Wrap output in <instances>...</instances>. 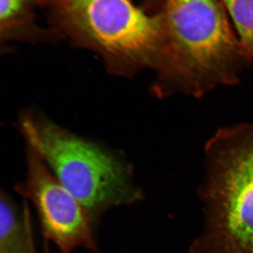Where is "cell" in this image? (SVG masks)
<instances>
[{
	"label": "cell",
	"instance_id": "1",
	"mask_svg": "<svg viewBox=\"0 0 253 253\" xmlns=\"http://www.w3.org/2000/svg\"><path fill=\"white\" fill-rule=\"evenodd\" d=\"M219 0H165L166 44L156 72L158 96L201 97L236 84L250 63Z\"/></svg>",
	"mask_w": 253,
	"mask_h": 253
},
{
	"label": "cell",
	"instance_id": "2",
	"mask_svg": "<svg viewBox=\"0 0 253 253\" xmlns=\"http://www.w3.org/2000/svg\"><path fill=\"white\" fill-rule=\"evenodd\" d=\"M204 152L203 223L188 253H253V123L221 128Z\"/></svg>",
	"mask_w": 253,
	"mask_h": 253
},
{
	"label": "cell",
	"instance_id": "3",
	"mask_svg": "<svg viewBox=\"0 0 253 253\" xmlns=\"http://www.w3.org/2000/svg\"><path fill=\"white\" fill-rule=\"evenodd\" d=\"M54 23L79 45L97 53L112 72L156 71L166 37L161 14L149 16L131 0H47Z\"/></svg>",
	"mask_w": 253,
	"mask_h": 253
},
{
	"label": "cell",
	"instance_id": "4",
	"mask_svg": "<svg viewBox=\"0 0 253 253\" xmlns=\"http://www.w3.org/2000/svg\"><path fill=\"white\" fill-rule=\"evenodd\" d=\"M31 146L94 220L112 208L144 199L129 168L117 156L42 118H23Z\"/></svg>",
	"mask_w": 253,
	"mask_h": 253
},
{
	"label": "cell",
	"instance_id": "5",
	"mask_svg": "<svg viewBox=\"0 0 253 253\" xmlns=\"http://www.w3.org/2000/svg\"><path fill=\"white\" fill-rule=\"evenodd\" d=\"M27 159V175L16 191L33 204L44 237L60 253H73L81 248L95 251L93 220L83 205L29 144Z\"/></svg>",
	"mask_w": 253,
	"mask_h": 253
},
{
	"label": "cell",
	"instance_id": "6",
	"mask_svg": "<svg viewBox=\"0 0 253 253\" xmlns=\"http://www.w3.org/2000/svg\"><path fill=\"white\" fill-rule=\"evenodd\" d=\"M30 214L27 205L21 212L9 195L1 193L0 253H37Z\"/></svg>",
	"mask_w": 253,
	"mask_h": 253
},
{
	"label": "cell",
	"instance_id": "7",
	"mask_svg": "<svg viewBox=\"0 0 253 253\" xmlns=\"http://www.w3.org/2000/svg\"><path fill=\"white\" fill-rule=\"evenodd\" d=\"M36 0H0V30L5 41H39L46 33L35 16Z\"/></svg>",
	"mask_w": 253,
	"mask_h": 253
},
{
	"label": "cell",
	"instance_id": "8",
	"mask_svg": "<svg viewBox=\"0 0 253 253\" xmlns=\"http://www.w3.org/2000/svg\"><path fill=\"white\" fill-rule=\"evenodd\" d=\"M234 23L246 57L253 62V0H220Z\"/></svg>",
	"mask_w": 253,
	"mask_h": 253
}]
</instances>
